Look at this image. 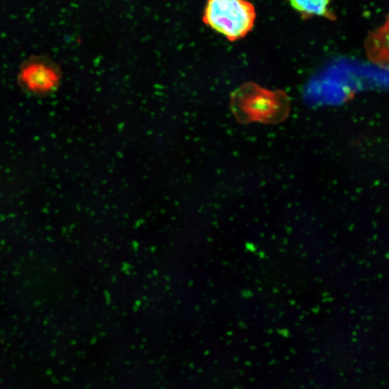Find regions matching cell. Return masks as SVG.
I'll list each match as a JSON object with an SVG mask.
<instances>
[{
    "instance_id": "cell-1",
    "label": "cell",
    "mask_w": 389,
    "mask_h": 389,
    "mask_svg": "<svg viewBox=\"0 0 389 389\" xmlns=\"http://www.w3.org/2000/svg\"><path fill=\"white\" fill-rule=\"evenodd\" d=\"M231 109L242 124H276L289 115L290 102L283 91H269L247 82L232 93Z\"/></svg>"
},
{
    "instance_id": "cell-2",
    "label": "cell",
    "mask_w": 389,
    "mask_h": 389,
    "mask_svg": "<svg viewBox=\"0 0 389 389\" xmlns=\"http://www.w3.org/2000/svg\"><path fill=\"white\" fill-rule=\"evenodd\" d=\"M256 19L255 7L241 0H211L204 21L230 41L239 40L251 31Z\"/></svg>"
},
{
    "instance_id": "cell-4",
    "label": "cell",
    "mask_w": 389,
    "mask_h": 389,
    "mask_svg": "<svg viewBox=\"0 0 389 389\" xmlns=\"http://www.w3.org/2000/svg\"><path fill=\"white\" fill-rule=\"evenodd\" d=\"M328 1H292V6L303 18H310L312 15L323 16L333 19L334 15L329 8Z\"/></svg>"
},
{
    "instance_id": "cell-3",
    "label": "cell",
    "mask_w": 389,
    "mask_h": 389,
    "mask_svg": "<svg viewBox=\"0 0 389 389\" xmlns=\"http://www.w3.org/2000/svg\"><path fill=\"white\" fill-rule=\"evenodd\" d=\"M366 48L371 60L389 64V19L381 28L370 36Z\"/></svg>"
}]
</instances>
